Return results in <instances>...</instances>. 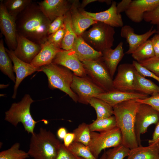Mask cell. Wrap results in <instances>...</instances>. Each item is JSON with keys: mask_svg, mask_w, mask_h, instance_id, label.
<instances>
[{"mask_svg": "<svg viewBox=\"0 0 159 159\" xmlns=\"http://www.w3.org/2000/svg\"><path fill=\"white\" fill-rule=\"evenodd\" d=\"M17 32L41 45L47 40V31L51 22L40 9L37 2L32 1L17 17Z\"/></svg>", "mask_w": 159, "mask_h": 159, "instance_id": "obj_1", "label": "cell"}, {"mask_svg": "<svg viewBox=\"0 0 159 159\" xmlns=\"http://www.w3.org/2000/svg\"><path fill=\"white\" fill-rule=\"evenodd\" d=\"M140 103L135 99L119 103L113 107V115L122 136V144L132 149L139 146L135 130L136 113Z\"/></svg>", "mask_w": 159, "mask_h": 159, "instance_id": "obj_2", "label": "cell"}, {"mask_svg": "<svg viewBox=\"0 0 159 159\" xmlns=\"http://www.w3.org/2000/svg\"><path fill=\"white\" fill-rule=\"evenodd\" d=\"M62 144L50 131L41 128L32 135L27 153L34 159H56Z\"/></svg>", "mask_w": 159, "mask_h": 159, "instance_id": "obj_3", "label": "cell"}, {"mask_svg": "<svg viewBox=\"0 0 159 159\" xmlns=\"http://www.w3.org/2000/svg\"><path fill=\"white\" fill-rule=\"evenodd\" d=\"M40 68L41 71L43 72L47 77L48 86L50 89H58L68 95L74 102H78L77 95L71 87L74 76L72 71L52 62Z\"/></svg>", "mask_w": 159, "mask_h": 159, "instance_id": "obj_4", "label": "cell"}, {"mask_svg": "<svg viewBox=\"0 0 159 159\" xmlns=\"http://www.w3.org/2000/svg\"><path fill=\"white\" fill-rule=\"evenodd\" d=\"M34 102L29 94H26L20 101L12 104L9 109L5 113V120L15 127L19 122H21L25 130L28 133L33 134L37 122L47 121L42 120L36 121L33 119L30 113V107Z\"/></svg>", "mask_w": 159, "mask_h": 159, "instance_id": "obj_5", "label": "cell"}, {"mask_svg": "<svg viewBox=\"0 0 159 159\" xmlns=\"http://www.w3.org/2000/svg\"><path fill=\"white\" fill-rule=\"evenodd\" d=\"M115 33L114 27L97 22L80 36L94 49L102 52L113 46Z\"/></svg>", "mask_w": 159, "mask_h": 159, "instance_id": "obj_6", "label": "cell"}, {"mask_svg": "<svg viewBox=\"0 0 159 159\" xmlns=\"http://www.w3.org/2000/svg\"><path fill=\"white\" fill-rule=\"evenodd\" d=\"M122 144L121 132L117 127L104 132H91L90 140L87 146L93 155L98 159L101 151Z\"/></svg>", "mask_w": 159, "mask_h": 159, "instance_id": "obj_7", "label": "cell"}, {"mask_svg": "<svg viewBox=\"0 0 159 159\" xmlns=\"http://www.w3.org/2000/svg\"><path fill=\"white\" fill-rule=\"evenodd\" d=\"M82 62L87 75L97 85L105 92L115 90L113 78L102 57Z\"/></svg>", "mask_w": 159, "mask_h": 159, "instance_id": "obj_8", "label": "cell"}, {"mask_svg": "<svg viewBox=\"0 0 159 159\" xmlns=\"http://www.w3.org/2000/svg\"><path fill=\"white\" fill-rule=\"evenodd\" d=\"M159 122V112L150 105L140 103L136 113L135 133L139 146L141 145V135L147 132L148 127Z\"/></svg>", "mask_w": 159, "mask_h": 159, "instance_id": "obj_9", "label": "cell"}, {"mask_svg": "<svg viewBox=\"0 0 159 159\" xmlns=\"http://www.w3.org/2000/svg\"><path fill=\"white\" fill-rule=\"evenodd\" d=\"M71 88L78 97V102L89 104L90 99L105 92L97 85L87 76L80 77L74 74Z\"/></svg>", "mask_w": 159, "mask_h": 159, "instance_id": "obj_10", "label": "cell"}, {"mask_svg": "<svg viewBox=\"0 0 159 159\" xmlns=\"http://www.w3.org/2000/svg\"><path fill=\"white\" fill-rule=\"evenodd\" d=\"M136 69L132 64L124 63L117 68V73L113 80L115 90L127 91L136 92Z\"/></svg>", "mask_w": 159, "mask_h": 159, "instance_id": "obj_11", "label": "cell"}, {"mask_svg": "<svg viewBox=\"0 0 159 159\" xmlns=\"http://www.w3.org/2000/svg\"><path fill=\"white\" fill-rule=\"evenodd\" d=\"M0 3V28L9 49L14 50L17 46L16 19L7 11L2 0Z\"/></svg>", "mask_w": 159, "mask_h": 159, "instance_id": "obj_12", "label": "cell"}, {"mask_svg": "<svg viewBox=\"0 0 159 159\" xmlns=\"http://www.w3.org/2000/svg\"><path fill=\"white\" fill-rule=\"evenodd\" d=\"M52 63L69 69L76 76L83 77L87 75L83 64L72 49H62L55 56Z\"/></svg>", "mask_w": 159, "mask_h": 159, "instance_id": "obj_13", "label": "cell"}, {"mask_svg": "<svg viewBox=\"0 0 159 159\" xmlns=\"http://www.w3.org/2000/svg\"><path fill=\"white\" fill-rule=\"evenodd\" d=\"M6 49V50L13 64V70L16 74V79L14 88L13 99H15L18 88L22 81L26 77L36 71H41V68L34 67L18 58L13 50Z\"/></svg>", "mask_w": 159, "mask_h": 159, "instance_id": "obj_14", "label": "cell"}, {"mask_svg": "<svg viewBox=\"0 0 159 159\" xmlns=\"http://www.w3.org/2000/svg\"><path fill=\"white\" fill-rule=\"evenodd\" d=\"M73 1L44 0L37 3L41 11L51 22L65 15L70 9Z\"/></svg>", "mask_w": 159, "mask_h": 159, "instance_id": "obj_15", "label": "cell"}, {"mask_svg": "<svg viewBox=\"0 0 159 159\" xmlns=\"http://www.w3.org/2000/svg\"><path fill=\"white\" fill-rule=\"evenodd\" d=\"M17 46L13 51L15 55L22 61L30 64L39 52L41 46L17 32Z\"/></svg>", "mask_w": 159, "mask_h": 159, "instance_id": "obj_16", "label": "cell"}, {"mask_svg": "<svg viewBox=\"0 0 159 159\" xmlns=\"http://www.w3.org/2000/svg\"><path fill=\"white\" fill-rule=\"evenodd\" d=\"M116 2L112 1L110 7L104 11L92 13L82 9L83 13L88 17L97 22H100L113 27H122L123 22L122 15L117 11Z\"/></svg>", "mask_w": 159, "mask_h": 159, "instance_id": "obj_17", "label": "cell"}, {"mask_svg": "<svg viewBox=\"0 0 159 159\" xmlns=\"http://www.w3.org/2000/svg\"><path fill=\"white\" fill-rule=\"evenodd\" d=\"M80 5L79 0L73 1L69 10L72 26L78 36H80L90 26L97 22L85 15Z\"/></svg>", "mask_w": 159, "mask_h": 159, "instance_id": "obj_18", "label": "cell"}, {"mask_svg": "<svg viewBox=\"0 0 159 159\" xmlns=\"http://www.w3.org/2000/svg\"><path fill=\"white\" fill-rule=\"evenodd\" d=\"M156 29L152 27L148 31L142 34L135 33L133 28L129 25H125L121 27L120 36L126 39L129 44V48L125 53L132 54L140 45L148 40L154 34L156 33Z\"/></svg>", "mask_w": 159, "mask_h": 159, "instance_id": "obj_19", "label": "cell"}, {"mask_svg": "<svg viewBox=\"0 0 159 159\" xmlns=\"http://www.w3.org/2000/svg\"><path fill=\"white\" fill-rule=\"evenodd\" d=\"M159 5V0H132L125 12L131 20L139 23L143 20L145 13L154 9Z\"/></svg>", "mask_w": 159, "mask_h": 159, "instance_id": "obj_20", "label": "cell"}, {"mask_svg": "<svg viewBox=\"0 0 159 159\" xmlns=\"http://www.w3.org/2000/svg\"><path fill=\"white\" fill-rule=\"evenodd\" d=\"M149 95L137 92H127L116 90L99 94L95 97L105 101L113 107L116 105L129 100L144 99Z\"/></svg>", "mask_w": 159, "mask_h": 159, "instance_id": "obj_21", "label": "cell"}, {"mask_svg": "<svg viewBox=\"0 0 159 159\" xmlns=\"http://www.w3.org/2000/svg\"><path fill=\"white\" fill-rule=\"evenodd\" d=\"M72 50L81 62L97 60L102 55V52L94 49L81 36L78 37Z\"/></svg>", "mask_w": 159, "mask_h": 159, "instance_id": "obj_22", "label": "cell"}, {"mask_svg": "<svg viewBox=\"0 0 159 159\" xmlns=\"http://www.w3.org/2000/svg\"><path fill=\"white\" fill-rule=\"evenodd\" d=\"M123 45V43L121 42L114 49L110 48L102 52V59L108 69L112 78L119 63L125 54Z\"/></svg>", "mask_w": 159, "mask_h": 159, "instance_id": "obj_23", "label": "cell"}, {"mask_svg": "<svg viewBox=\"0 0 159 159\" xmlns=\"http://www.w3.org/2000/svg\"><path fill=\"white\" fill-rule=\"evenodd\" d=\"M41 46L40 51L30 63L37 67H40L52 63L57 54L62 49L47 41Z\"/></svg>", "mask_w": 159, "mask_h": 159, "instance_id": "obj_24", "label": "cell"}, {"mask_svg": "<svg viewBox=\"0 0 159 159\" xmlns=\"http://www.w3.org/2000/svg\"><path fill=\"white\" fill-rule=\"evenodd\" d=\"M127 159H159V140L147 146L130 149Z\"/></svg>", "mask_w": 159, "mask_h": 159, "instance_id": "obj_25", "label": "cell"}, {"mask_svg": "<svg viewBox=\"0 0 159 159\" xmlns=\"http://www.w3.org/2000/svg\"><path fill=\"white\" fill-rule=\"evenodd\" d=\"M64 24L65 33L61 48L64 50H70L72 49L78 36L73 29L69 11L65 15Z\"/></svg>", "mask_w": 159, "mask_h": 159, "instance_id": "obj_26", "label": "cell"}, {"mask_svg": "<svg viewBox=\"0 0 159 159\" xmlns=\"http://www.w3.org/2000/svg\"><path fill=\"white\" fill-rule=\"evenodd\" d=\"M135 76L136 92L149 95L159 93V86L151 81L146 78L136 70Z\"/></svg>", "mask_w": 159, "mask_h": 159, "instance_id": "obj_27", "label": "cell"}, {"mask_svg": "<svg viewBox=\"0 0 159 159\" xmlns=\"http://www.w3.org/2000/svg\"><path fill=\"white\" fill-rule=\"evenodd\" d=\"M12 62L6 51L3 40L1 39L0 41V69L3 74L15 83L16 77L14 74Z\"/></svg>", "mask_w": 159, "mask_h": 159, "instance_id": "obj_28", "label": "cell"}, {"mask_svg": "<svg viewBox=\"0 0 159 159\" xmlns=\"http://www.w3.org/2000/svg\"><path fill=\"white\" fill-rule=\"evenodd\" d=\"M89 104L95 109L97 119L108 117L113 115V107L103 100L92 97L90 99Z\"/></svg>", "mask_w": 159, "mask_h": 159, "instance_id": "obj_29", "label": "cell"}, {"mask_svg": "<svg viewBox=\"0 0 159 159\" xmlns=\"http://www.w3.org/2000/svg\"><path fill=\"white\" fill-rule=\"evenodd\" d=\"M90 132H101L109 130L117 127L114 115L107 118L97 119L89 125Z\"/></svg>", "mask_w": 159, "mask_h": 159, "instance_id": "obj_30", "label": "cell"}, {"mask_svg": "<svg viewBox=\"0 0 159 159\" xmlns=\"http://www.w3.org/2000/svg\"><path fill=\"white\" fill-rule=\"evenodd\" d=\"M2 1L8 13L16 19L32 1L31 0H5Z\"/></svg>", "mask_w": 159, "mask_h": 159, "instance_id": "obj_31", "label": "cell"}, {"mask_svg": "<svg viewBox=\"0 0 159 159\" xmlns=\"http://www.w3.org/2000/svg\"><path fill=\"white\" fill-rule=\"evenodd\" d=\"M131 54L133 58L138 62L155 56L150 39L144 43Z\"/></svg>", "mask_w": 159, "mask_h": 159, "instance_id": "obj_32", "label": "cell"}, {"mask_svg": "<svg viewBox=\"0 0 159 159\" xmlns=\"http://www.w3.org/2000/svg\"><path fill=\"white\" fill-rule=\"evenodd\" d=\"M20 144L16 143L9 149L0 153V159H25L29 157L27 152L19 149Z\"/></svg>", "mask_w": 159, "mask_h": 159, "instance_id": "obj_33", "label": "cell"}, {"mask_svg": "<svg viewBox=\"0 0 159 159\" xmlns=\"http://www.w3.org/2000/svg\"><path fill=\"white\" fill-rule=\"evenodd\" d=\"M89 124L83 122L80 124L73 131L75 135L74 142L81 143L87 146L91 137Z\"/></svg>", "mask_w": 159, "mask_h": 159, "instance_id": "obj_34", "label": "cell"}, {"mask_svg": "<svg viewBox=\"0 0 159 159\" xmlns=\"http://www.w3.org/2000/svg\"><path fill=\"white\" fill-rule=\"evenodd\" d=\"M67 148L74 154L85 159H98L93 155L87 146L81 143L73 142Z\"/></svg>", "mask_w": 159, "mask_h": 159, "instance_id": "obj_35", "label": "cell"}, {"mask_svg": "<svg viewBox=\"0 0 159 159\" xmlns=\"http://www.w3.org/2000/svg\"><path fill=\"white\" fill-rule=\"evenodd\" d=\"M130 150L123 144H121L105 151L106 159H123L128 156Z\"/></svg>", "mask_w": 159, "mask_h": 159, "instance_id": "obj_36", "label": "cell"}, {"mask_svg": "<svg viewBox=\"0 0 159 159\" xmlns=\"http://www.w3.org/2000/svg\"><path fill=\"white\" fill-rule=\"evenodd\" d=\"M138 63L142 67L159 76V57L155 56Z\"/></svg>", "mask_w": 159, "mask_h": 159, "instance_id": "obj_37", "label": "cell"}, {"mask_svg": "<svg viewBox=\"0 0 159 159\" xmlns=\"http://www.w3.org/2000/svg\"><path fill=\"white\" fill-rule=\"evenodd\" d=\"M64 33L65 27L64 24L57 31L48 36L47 41L55 47L61 49L62 43L64 36Z\"/></svg>", "mask_w": 159, "mask_h": 159, "instance_id": "obj_38", "label": "cell"}, {"mask_svg": "<svg viewBox=\"0 0 159 159\" xmlns=\"http://www.w3.org/2000/svg\"><path fill=\"white\" fill-rule=\"evenodd\" d=\"M143 20L153 24H159V5L154 9L145 13L143 15Z\"/></svg>", "mask_w": 159, "mask_h": 159, "instance_id": "obj_39", "label": "cell"}, {"mask_svg": "<svg viewBox=\"0 0 159 159\" xmlns=\"http://www.w3.org/2000/svg\"><path fill=\"white\" fill-rule=\"evenodd\" d=\"M140 103H144L150 105L159 112V93H156L144 99H136Z\"/></svg>", "mask_w": 159, "mask_h": 159, "instance_id": "obj_40", "label": "cell"}, {"mask_svg": "<svg viewBox=\"0 0 159 159\" xmlns=\"http://www.w3.org/2000/svg\"><path fill=\"white\" fill-rule=\"evenodd\" d=\"M56 159H85L78 156L70 151L62 144Z\"/></svg>", "mask_w": 159, "mask_h": 159, "instance_id": "obj_41", "label": "cell"}, {"mask_svg": "<svg viewBox=\"0 0 159 159\" xmlns=\"http://www.w3.org/2000/svg\"><path fill=\"white\" fill-rule=\"evenodd\" d=\"M132 64L135 67L136 70L141 75L144 76L152 77L159 83V76L142 67L137 61L133 60Z\"/></svg>", "mask_w": 159, "mask_h": 159, "instance_id": "obj_42", "label": "cell"}, {"mask_svg": "<svg viewBox=\"0 0 159 159\" xmlns=\"http://www.w3.org/2000/svg\"><path fill=\"white\" fill-rule=\"evenodd\" d=\"M65 18V15L59 17L50 23L47 31L48 36L55 33L64 24Z\"/></svg>", "mask_w": 159, "mask_h": 159, "instance_id": "obj_43", "label": "cell"}, {"mask_svg": "<svg viewBox=\"0 0 159 159\" xmlns=\"http://www.w3.org/2000/svg\"><path fill=\"white\" fill-rule=\"evenodd\" d=\"M132 0H122L116 5L117 11L118 14L125 12L128 9Z\"/></svg>", "mask_w": 159, "mask_h": 159, "instance_id": "obj_44", "label": "cell"}, {"mask_svg": "<svg viewBox=\"0 0 159 159\" xmlns=\"http://www.w3.org/2000/svg\"><path fill=\"white\" fill-rule=\"evenodd\" d=\"M150 39L152 42L155 55L159 57V35L155 34Z\"/></svg>", "mask_w": 159, "mask_h": 159, "instance_id": "obj_45", "label": "cell"}, {"mask_svg": "<svg viewBox=\"0 0 159 159\" xmlns=\"http://www.w3.org/2000/svg\"><path fill=\"white\" fill-rule=\"evenodd\" d=\"M159 140V122L156 125L151 139L148 141L149 145L153 144Z\"/></svg>", "mask_w": 159, "mask_h": 159, "instance_id": "obj_46", "label": "cell"}, {"mask_svg": "<svg viewBox=\"0 0 159 159\" xmlns=\"http://www.w3.org/2000/svg\"><path fill=\"white\" fill-rule=\"evenodd\" d=\"M74 134L73 132L67 133L63 140L64 145L66 147H68L74 142Z\"/></svg>", "mask_w": 159, "mask_h": 159, "instance_id": "obj_47", "label": "cell"}, {"mask_svg": "<svg viewBox=\"0 0 159 159\" xmlns=\"http://www.w3.org/2000/svg\"><path fill=\"white\" fill-rule=\"evenodd\" d=\"M67 133V130L65 128L63 127H61L57 131V135L60 139L63 140Z\"/></svg>", "mask_w": 159, "mask_h": 159, "instance_id": "obj_48", "label": "cell"}, {"mask_svg": "<svg viewBox=\"0 0 159 159\" xmlns=\"http://www.w3.org/2000/svg\"><path fill=\"white\" fill-rule=\"evenodd\" d=\"M99 1V0H83L81 4H80V7L84 9V8L89 4L95 1Z\"/></svg>", "mask_w": 159, "mask_h": 159, "instance_id": "obj_49", "label": "cell"}, {"mask_svg": "<svg viewBox=\"0 0 159 159\" xmlns=\"http://www.w3.org/2000/svg\"><path fill=\"white\" fill-rule=\"evenodd\" d=\"M106 155L105 151L99 159H106Z\"/></svg>", "mask_w": 159, "mask_h": 159, "instance_id": "obj_50", "label": "cell"}, {"mask_svg": "<svg viewBox=\"0 0 159 159\" xmlns=\"http://www.w3.org/2000/svg\"><path fill=\"white\" fill-rule=\"evenodd\" d=\"M9 86L8 85H4V84H1L0 85V88H4L6 87Z\"/></svg>", "mask_w": 159, "mask_h": 159, "instance_id": "obj_51", "label": "cell"}, {"mask_svg": "<svg viewBox=\"0 0 159 159\" xmlns=\"http://www.w3.org/2000/svg\"><path fill=\"white\" fill-rule=\"evenodd\" d=\"M156 33L159 35V24L157 25Z\"/></svg>", "mask_w": 159, "mask_h": 159, "instance_id": "obj_52", "label": "cell"}]
</instances>
